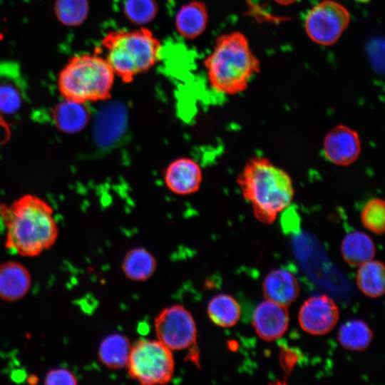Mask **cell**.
I'll list each match as a JSON object with an SVG mask.
<instances>
[{"label":"cell","instance_id":"obj_1","mask_svg":"<svg viewBox=\"0 0 385 385\" xmlns=\"http://www.w3.org/2000/svg\"><path fill=\"white\" fill-rule=\"evenodd\" d=\"M0 215L6 229V247L13 252L34 257L57 239L52 207L37 196L26 195L9 206L1 205Z\"/></svg>","mask_w":385,"mask_h":385},{"label":"cell","instance_id":"obj_2","mask_svg":"<svg viewBox=\"0 0 385 385\" xmlns=\"http://www.w3.org/2000/svg\"><path fill=\"white\" fill-rule=\"evenodd\" d=\"M237 183L255 217L267 225L272 224L294 197L290 175L262 156L248 159L237 176Z\"/></svg>","mask_w":385,"mask_h":385},{"label":"cell","instance_id":"obj_3","mask_svg":"<svg viewBox=\"0 0 385 385\" xmlns=\"http://www.w3.org/2000/svg\"><path fill=\"white\" fill-rule=\"evenodd\" d=\"M204 65L211 87L230 96L245 91L252 77L260 71L258 58L247 36L240 31L219 36Z\"/></svg>","mask_w":385,"mask_h":385},{"label":"cell","instance_id":"obj_4","mask_svg":"<svg viewBox=\"0 0 385 385\" xmlns=\"http://www.w3.org/2000/svg\"><path fill=\"white\" fill-rule=\"evenodd\" d=\"M101 45L105 59L124 83H130L135 76L153 68L161 49L160 41L145 27L110 31Z\"/></svg>","mask_w":385,"mask_h":385},{"label":"cell","instance_id":"obj_5","mask_svg":"<svg viewBox=\"0 0 385 385\" xmlns=\"http://www.w3.org/2000/svg\"><path fill=\"white\" fill-rule=\"evenodd\" d=\"M115 73L99 53L73 56L61 71L58 86L65 99L86 103L111 98Z\"/></svg>","mask_w":385,"mask_h":385},{"label":"cell","instance_id":"obj_6","mask_svg":"<svg viewBox=\"0 0 385 385\" xmlns=\"http://www.w3.org/2000/svg\"><path fill=\"white\" fill-rule=\"evenodd\" d=\"M126 367L142 384H163L172 379L175 363L172 351L160 342L140 339L132 345Z\"/></svg>","mask_w":385,"mask_h":385},{"label":"cell","instance_id":"obj_7","mask_svg":"<svg viewBox=\"0 0 385 385\" xmlns=\"http://www.w3.org/2000/svg\"><path fill=\"white\" fill-rule=\"evenodd\" d=\"M349 10L335 0H323L307 14L304 29L315 43L329 46L336 43L349 25Z\"/></svg>","mask_w":385,"mask_h":385},{"label":"cell","instance_id":"obj_8","mask_svg":"<svg viewBox=\"0 0 385 385\" xmlns=\"http://www.w3.org/2000/svg\"><path fill=\"white\" fill-rule=\"evenodd\" d=\"M157 340L171 351L192 347L197 339V327L191 313L180 304L163 309L154 322Z\"/></svg>","mask_w":385,"mask_h":385},{"label":"cell","instance_id":"obj_9","mask_svg":"<svg viewBox=\"0 0 385 385\" xmlns=\"http://www.w3.org/2000/svg\"><path fill=\"white\" fill-rule=\"evenodd\" d=\"M339 317V309L335 302L327 295H318L303 303L298 319L301 328L307 333L323 335L332 330Z\"/></svg>","mask_w":385,"mask_h":385},{"label":"cell","instance_id":"obj_10","mask_svg":"<svg viewBox=\"0 0 385 385\" xmlns=\"http://www.w3.org/2000/svg\"><path fill=\"white\" fill-rule=\"evenodd\" d=\"M322 151L329 162L338 166H348L361 154V138L357 131L351 127L337 125L326 134Z\"/></svg>","mask_w":385,"mask_h":385},{"label":"cell","instance_id":"obj_11","mask_svg":"<svg viewBox=\"0 0 385 385\" xmlns=\"http://www.w3.org/2000/svg\"><path fill=\"white\" fill-rule=\"evenodd\" d=\"M163 180L167 188L177 195H190L197 192L202 182V171L197 161L181 157L165 168Z\"/></svg>","mask_w":385,"mask_h":385},{"label":"cell","instance_id":"obj_12","mask_svg":"<svg viewBox=\"0 0 385 385\" xmlns=\"http://www.w3.org/2000/svg\"><path fill=\"white\" fill-rule=\"evenodd\" d=\"M289 322L287 307L265 300L255 309L252 324L257 334L263 340L275 341L287 332Z\"/></svg>","mask_w":385,"mask_h":385},{"label":"cell","instance_id":"obj_13","mask_svg":"<svg viewBox=\"0 0 385 385\" xmlns=\"http://www.w3.org/2000/svg\"><path fill=\"white\" fill-rule=\"evenodd\" d=\"M263 293L268 300L287 307L299 297V285L290 272L277 269L271 271L264 279Z\"/></svg>","mask_w":385,"mask_h":385},{"label":"cell","instance_id":"obj_14","mask_svg":"<svg viewBox=\"0 0 385 385\" xmlns=\"http://www.w3.org/2000/svg\"><path fill=\"white\" fill-rule=\"evenodd\" d=\"M28 270L17 262L0 265V299L14 302L23 298L31 287Z\"/></svg>","mask_w":385,"mask_h":385},{"label":"cell","instance_id":"obj_15","mask_svg":"<svg viewBox=\"0 0 385 385\" xmlns=\"http://www.w3.org/2000/svg\"><path fill=\"white\" fill-rule=\"evenodd\" d=\"M208 12L205 4L192 1L183 5L175 17V26L184 38L192 40L200 36L206 29Z\"/></svg>","mask_w":385,"mask_h":385},{"label":"cell","instance_id":"obj_16","mask_svg":"<svg viewBox=\"0 0 385 385\" xmlns=\"http://www.w3.org/2000/svg\"><path fill=\"white\" fill-rule=\"evenodd\" d=\"M53 117L58 129L67 133H75L86 128L90 112L85 103L65 99L56 106Z\"/></svg>","mask_w":385,"mask_h":385},{"label":"cell","instance_id":"obj_17","mask_svg":"<svg viewBox=\"0 0 385 385\" xmlns=\"http://www.w3.org/2000/svg\"><path fill=\"white\" fill-rule=\"evenodd\" d=\"M344 260L349 265L359 267L373 260L376 248L371 238L365 232L353 231L345 235L341 244Z\"/></svg>","mask_w":385,"mask_h":385},{"label":"cell","instance_id":"obj_18","mask_svg":"<svg viewBox=\"0 0 385 385\" xmlns=\"http://www.w3.org/2000/svg\"><path fill=\"white\" fill-rule=\"evenodd\" d=\"M132 345L125 336L112 334L101 342L98 356L108 368L122 369L127 366Z\"/></svg>","mask_w":385,"mask_h":385},{"label":"cell","instance_id":"obj_19","mask_svg":"<svg viewBox=\"0 0 385 385\" xmlns=\"http://www.w3.org/2000/svg\"><path fill=\"white\" fill-rule=\"evenodd\" d=\"M157 263L154 256L147 250L136 247L125 255L122 270L129 279L143 282L149 279L155 272Z\"/></svg>","mask_w":385,"mask_h":385},{"label":"cell","instance_id":"obj_20","mask_svg":"<svg viewBox=\"0 0 385 385\" xmlns=\"http://www.w3.org/2000/svg\"><path fill=\"white\" fill-rule=\"evenodd\" d=\"M385 270L380 261L369 260L360 266L356 276L361 292L371 298L382 296L385 288Z\"/></svg>","mask_w":385,"mask_h":385},{"label":"cell","instance_id":"obj_21","mask_svg":"<svg viewBox=\"0 0 385 385\" xmlns=\"http://www.w3.org/2000/svg\"><path fill=\"white\" fill-rule=\"evenodd\" d=\"M207 314L215 324L223 328L232 327L240 319L241 308L232 296L220 294L210 300Z\"/></svg>","mask_w":385,"mask_h":385},{"label":"cell","instance_id":"obj_22","mask_svg":"<svg viewBox=\"0 0 385 385\" xmlns=\"http://www.w3.org/2000/svg\"><path fill=\"white\" fill-rule=\"evenodd\" d=\"M373 338V332L369 325L360 319H351L344 323L339 328L337 339L346 349L356 351L365 350Z\"/></svg>","mask_w":385,"mask_h":385},{"label":"cell","instance_id":"obj_23","mask_svg":"<svg viewBox=\"0 0 385 385\" xmlns=\"http://www.w3.org/2000/svg\"><path fill=\"white\" fill-rule=\"evenodd\" d=\"M155 0H123V12L133 24L144 25L153 21L158 14Z\"/></svg>","mask_w":385,"mask_h":385},{"label":"cell","instance_id":"obj_24","mask_svg":"<svg viewBox=\"0 0 385 385\" xmlns=\"http://www.w3.org/2000/svg\"><path fill=\"white\" fill-rule=\"evenodd\" d=\"M87 0H57L55 11L58 19L66 26H77L83 23L88 13Z\"/></svg>","mask_w":385,"mask_h":385},{"label":"cell","instance_id":"obj_25","mask_svg":"<svg viewBox=\"0 0 385 385\" xmlns=\"http://www.w3.org/2000/svg\"><path fill=\"white\" fill-rule=\"evenodd\" d=\"M361 221L368 230L381 235L385 229V202L379 197L369 200L361 211Z\"/></svg>","mask_w":385,"mask_h":385},{"label":"cell","instance_id":"obj_26","mask_svg":"<svg viewBox=\"0 0 385 385\" xmlns=\"http://www.w3.org/2000/svg\"><path fill=\"white\" fill-rule=\"evenodd\" d=\"M22 103L19 88L7 81L0 82V113L11 115L16 113Z\"/></svg>","mask_w":385,"mask_h":385},{"label":"cell","instance_id":"obj_27","mask_svg":"<svg viewBox=\"0 0 385 385\" xmlns=\"http://www.w3.org/2000/svg\"><path fill=\"white\" fill-rule=\"evenodd\" d=\"M77 382V378L72 372L62 368L49 371L44 381L48 385L76 384Z\"/></svg>","mask_w":385,"mask_h":385},{"label":"cell","instance_id":"obj_28","mask_svg":"<svg viewBox=\"0 0 385 385\" xmlns=\"http://www.w3.org/2000/svg\"><path fill=\"white\" fill-rule=\"evenodd\" d=\"M272 1H274L277 4L282 6H289L300 0H272Z\"/></svg>","mask_w":385,"mask_h":385}]
</instances>
